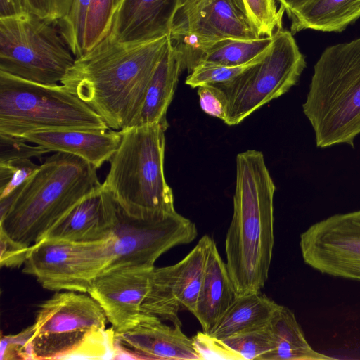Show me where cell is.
Segmentation results:
<instances>
[{
    "label": "cell",
    "mask_w": 360,
    "mask_h": 360,
    "mask_svg": "<svg viewBox=\"0 0 360 360\" xmlns=\"http://www.w3.org/2000/svg\"><path fill=\"white\" fill-rule=\"evenodd\" d=\"M74 0H25L28 12L50 21L63 18Z\"/></svg>",
    "instance_id": "d590c367"
},
{
    "label": "cell",
    "mask_w": 360,
    "mask_h": 360,
    "mask_svg": "<svg viewBox=\"0 0 360 360\" xmlns=\"http://www.w3.org/2000/svg\"><path fill=\"white\" fill-rule=\"evenodd\" d=\"M280 304L259 292L236 297L232 304L207 333L223 340L270 321Z\"/></svg>",
    "instance_id": "603a6c76"
},
{
    "label": "cell",
    "mask_w": 360,
    "mask_h": 360,
    "mask_svg": "<svg viewBox=\"0 0 360 360\" xmlns=\"http://www.w3.org/2000/svg\"><path fill=\"white\" fill-rule=\"evenodd\" d=\"M236 298L226 264L213 240L207 255L201 288L193 314L209 333Z\"/></svg>",
    "instance_id": "ffe728a7"
},
{
    "label": "cell",
    "mask_w": 360,
    "mask_h": 360,
    "mask_svg": "<svg viewBox=\"0 0 360 360\" xmlns=\"http://www.w3.org/2000/svg\"><path fill=\"white\" fill-rule=\"evenodd\" d=\"M276 0H243L246 11L261 37H273L282 29L285 10L278 9Z\"/></svg>",
    "instance_id": "f1b7e54d"
},
{
    "label": "cell",
    "mask_w": 360,
    "mask_h": 360,
    "mask_svg": "<svg viewBox=\"0 0 360 360\" xmlns=\"http://www.w3.org/2000/svg\"><path fill=\"white\" fill-rule=\"evenodd\" d=\"M181 0H122L108 34L122 43L151 41L170 34Z\"/></svg>",
    "instance_id": "ac0fdd59"
},
{
    "label": "cell",
    "mask_w": 360,
    "mask_h": 360,
    "mask_svg": "<svg viewBox=\"0 0 360 360\" xmlns=\"http://www.w3.org/2000/svg\"><path fill=\"white\" fill-rule=\"evenodd\" d=\"M91 0H74L68 13L56 21L75 56L84 53V33Z\"/></svg>",
    "instance_id": "4316f807"
},
{
    "label": "cell",
    "mask_w": 360,
    "mask_h": 360,
    "mask_svg": "<svg viewBox=\"0 0 360 360\" xmlns=\"http://www.w3.org/2000/svg\"><path fill=\"white\" fill-rule=\"evenodd\" d=\"M122 0H114V14L120 6Z\"/></svg>",
    "instance_id": "ab89813d"
},
{
    "label": "cell",
    "mask_w": 360,
    "mask_h": 360,
    "mask_svg": "<svg viewBox=\"0 0 360 360\" xmlns=\"http://www.w3.org/2000/svg\"><path fill=\"white\" fill-rule=\"evenodd\" d=\"M169 34L182 68L188 72L217 41L261 37L243 0H189L178 8Z\"/></svg>",
    "instance_id": "30bf717a"
},
{
    "label": "cell",
    "mask_w": 360,
    "mask_h": 360,
    "mask_svg": "<svg viewBox=\"0 0 360 360\" xmlns=\"http://www.w3.org/2000/svg\"><path fill=\"white\" fill-rule=\"evenodd\" d=\"M263 58L250 64L240 66H228L207 62L200 63L189 72L185 83L191 88H198L203 85L227 82Z\"/></svg>",
    "instance_id": "f546056e"
},
{
    "label": "cell",
    "mask_w": 360,
    "mask_h": 360,
    "mask_svg": "<svg viewBox=\"0 0 360 360\" xmlns=\"http://www.w3.org/2000/svg\"><path fill=\"white\" fill-rule=\"evenodd\" d=\"M51 151L41 146H32L24 140L0 134V162L14 159L38 158Z\"/></svg>",
    "instance_id": "d6a6232c"
},
{
    "label": "cell",
    "mask_w": 360,
    "mask_h": 360,
    "mask_svg": "<svg viewBox=\"0 0 360 360\" xmlns=\"http://www.w3.org/2000/svg\"><path fill=\"white\" fill-rule=\"evenodd\" d=\"M166 130L159 124L120 130L122 140L102 188L131 218L154 219L176 212L164 173Z\"/></svg>",
    "instance_id": "277c9868"
},
{
    "label": "cell",
    "mask_w": 360,
    "mask_h": 360,
    "mask_svg": "<svg viewBox=\"0 0 360 360\" xmlns=\"http://www.w3.org/2000/svg\"><path fill=\"white\" fill-rule=\"evenodd\" d=\"M72 55L56 21L30 12L0 18V71L54 85L72 66Z\"/></svg>",
    "instance_id": "52a82bcc"
},
{
    "label": "cell",
    "mask_w": 360,
    "mask_h": 360,
    "mask_svg": "<svg viewBox=\"0 0 360 360\" xmlns=\"http://www.w3.org/2000/svg\"><path fill=\"white\" fill-rule=\"evenodd\" d=\"M170 34L140 43H122L108 34L75 58L61 84L117 131L131 127Z\"/></svg>",
    "instance_id": "6da1fadb"
},
{
    "label": "cell",
    "mask_w": 360,
    "mask_h": 360,
    "mask_svg": "<svg viewBox=\"0 0 360 360\" xmlns=\"http://www.w3.org/2000/svg\"><path fill=\"white\" fill-rule=\"evenodd\" d=\"M242 360H262L275 348V339L269 322L222 340Z\"/></svg>",
    "instance_id": "484cf974"
},
{
    "label": "cell",
    "mask_w": 360,
    "mask_h": 360,
    "mask_svg": "<svg viewBox=\"0 0 360 360\" xmlns=\"http://www.w3.org/2000/svg\"><path fill=\"white\" fill-rule=\"evenodd\" d=\"M154 267L109 269L92 281L87 293L102 308L115 333L129 330L139 322Z\"/></svg>",
    "instance_id": "9a60e30c"
},
{
    "label": "cell",
    "mask_w": 360,
    "mask_h": 360,
    "mask_svg": "<svg viewBox=\"0 0 360 360\" xmlns=\"http://www.w3.org/2000/svg\"><path fill=\"white\" fill-rule=\"evenodd\" d=\"M195 224L176 211L154 219L127 216L117 205V222L105 241L107 267H154L171 248L191 243L197 236Z\"/></svg>",
    "instance_id": "8fae6325"
},
{
    "label": "cell",
    "mask_w": 360,
    "mask_h": 360,
    "mask_svg": "<svg viewBox=\"0 0 360 360\" xmlns=\"http://www.w3.org/2000/svg\"><path fill=\"white\" fill-rule=\"evenodd\" d=\"M281 6L285 10L288 17H290L296 10L304 6L312 0H276Z\"/></svg>",
    "instance_id": "f35d334b"
},
{
    "label": "cell",
    "mask_w": 360,
    "mask_h": 360,
    "mask_svg": "<svg viewBox=\"0 0 360 360\" xmlns=\"http://www.w3.org/2000/svg\"><path fill=\"white\" fill-rule=\"evenodd\" d=\"M192 340L200 359L242 360L222 340L204 331L197 333Z\"/></svg>",
    "instance_id": "1f68e13d"
},
{
    "label": "cell",
    "mask_w": 360,
    "mask_h": 360,
    "mask_svg": "<svg viewBox=\"0 0 360 360\" xmlns=\"http://www.w3.org/2000/svg\"><path fill=\"white\" fill-rule=\"evenodd\" d=\"M181 70L179 54L170 39L148 83L143 105L131 127L159 124L167 129V112Z\"/></svg>",
    "instance_id": "44dd1931"
},
{
    "label": "cell",
    "mask_w": 360,
    "mask_h": 360,
    "mask_svg": "<svg viewBox=\"0 0 360 360\" xmlns=\"http://www.w3.org/2000/svg\"><path fill=\"white\" fill-rule=\"evenodd\" d=\"M113 15L114 0H91L84 33V53L108 34Z\"/></svg>",
    "instance_id": "83f0119b"
},
{
    "label": "cell",
    "mask_w": 360,
    "mask_h": 360,
    "mask_svg": "<svg viewBox=\"0 0 360 360\" xmlns=\"http://www.w3.org/2000/svg\"><path fill=\"white\" fill-rule=\"evenodd\" d=\"M28 12L25 0H0V18L19 15Z\"/></svg>",
    "instance_id": "74e56055"
},
{
    "label": "cell",
    "mask_w": 360,
    "mask_h": 360,
    "mask_svg": "<svg viewBox=\"0 0 360 360\" xmlns=\"http://www.w3.org/2000/svg\"><path fill=\"white\" fill-rule=\"evenodd\" d=\"M110 129L63 85L38 84L0 71V134L20 139L42 130Z\"/></svg>",
    "instance_id": "8992f818"
},
{
    "label": "cell",
    "mask_w": 360,
    "mask_h": 360,
    "mask_svg": "<svg viewBox=\"0 0 360 360\" xmlns=\"http://www.w3.org/2000/svg\"><path fill=\"white\" fill-rule=\"evenodd\" d=\"M106 239L92 243L41 240L29 247L22 271L45 289L87 293L92 281L107 267Z\"/></svg>",
    "instance_id": "7c38bea8"
},
{
    "label": "cell",
    "mask_w": 360,
    "mask_h": 360,
    "mask_svg": "<svg viewBox=\"0 0 360 360\" xmlns=\"http://www.w3.org/2000/svg\"><path fill=\"white\" fill-rule=\"evenodd\" d=\"M272 42L273 37H261L256 39L221 40L205 49L200 56L197 65L203 62L228 66L250 64L264 57L270 49Z\"/></svg>",
    "instance_id": "d4e9b609"
},
{
    "label": "cell",
    "mask_w": 360,
    "mask_h": 360,
    "mask_svg": "<svg viewBox=\"0 0 360 360\" xmlns=\"http://www.w3.org/2000/svg\"><path fill=\"white\" fill-rule=\"evenodd\" d=\"M188 1H189V0H181V4H183L184 3H185V2ZM181 5H180V6H181Z\"/></svg>",
    "instance_id": "60d3db41"
},
{
    "label": "cell",
    "mask_w": 360,
    "mask_h": 360,
    "mask_svg": "<svg viewBox=\"0 0 360 360\" xmlns=\"http://www.w3.org/2000/svg\"><path fill=\"white\" fill-rule=\"evenodd\" d=\"M117 211V202L101 185L55 223L41 240L72 243L105 240L116 224Z\"/></svg>",
    "instance_id": "e0dca14e"
},
{
    "label": "cell",
    "mask_w": 360,
    "mask_h": 360,
    "mask_svg": "<svg viewBox=\"0 0 360 360\" xmlns=\"http://www.w3.org/2000/svg\"><path fill=\"white\" fill-rule=\"evenodd\" d=\"M96 168L63 152L46 157L39 169L0 198V238L28 248L91 192L101 186Z\"/></svg>",
    "instance_id": "3957f363"
},
{
    "label": "cell",
    "mask_w": 360,
    "mask_h": 360,
    "mask_svg": "<svg viewBox=\"0 0 360 360\" xmlns=\"http://www.w3.org/2000/svg\"><path fill=\"white\" fill-rule=\"evenodd\" d=\"M304 262L331 276L360 282V210L316 222L300 236Z\"/></svg>",
    "instance_id": "4fadbf2b"
},
{
    "label": "cell",
    "mask_w": 360,
    "mask_h": 360,
    "mask_svg": "<svg viewBox=\"0 0 360 360\" xmlns=\"http://www.w3.org/2000/svg\"><path fill=\"white\" fill-rule=\"evenodd\" d=\"M33 333L32 325L14 335H1V360L30 359L28 343Z\"/></svg>",
    "instance_id": "836d02e7"
},
{
    "label": "cell",
    "mask_w": 360,
    "mask_h": 360,
    "mask_svg": "<svg viewBox=\"0 0 360 360\" xmlns=\"http://www.w3.org/2000/svg\"><path fill=\"white\" fill-rule=\"evenodd\" d=\"M181 327L167 326L158 316L142 313L134 327L115 333L117 359H200L192 338Z\"/></svg>",
    "instance_id": "2e32d148"
},
{
    "label": "cell",
    "mask_w": 360,
    "mask_h": 360,
    "mask_svg": "<svg viewBox=\"0 0 360 360\" xmlns=\"http://www.w3.org/2000/svg\"><path fill=\"white\" fill-rule=\"evenodd\" d=\"M30 159L0 162V198H4L30 179L39 168Z\"/></svg>",
    "instance_id": "4dcf8cb0"
},
{
    "label": "cell",
    "mask_w": 360,
    "mask_h": 360,
    "mask_svg": "<svg viewBox=\"0 0 360 360\" xmlns=\"http://www.w3.org/2000/svg\"><path fill=\"white\" fill-rule=\"evenodd\" d=\"M360 18V0H312L290 17V32H341Z\"/></svg>",
    "instance_id": "7402d4cb"
},
{
    "label": "cell",
    "mask_w": 360,
    "mask_h": 360,
    "mask_svg": "<svg viewBox=\"0 0 360 360\" xmlns=\"http://www.w3.org/2000/svg\"><path fill=\"white\" fill-rule=\"evenodd\" d=\"M302 109L317 147H354L360 134V37L324 49Z\"/></svg>",
    "instance_id": "5b68a950"
},
{
    "label": "cell",
    "mask_w": 360,
    "mask_h": 360,
    "mask_svg": "<svg viewBox=\"0 0 360 360\" xmlns=\"http://www.w3.org/2000/svg\"><path fill=\"white\" fill-rule=\"evenodd\" d=\"M21 139L41 146L51 152L77 155L100 168L110 161L121 140L120 131L42 130L23 135Z\"/></svg>",
    "instance_id": "d6986e66"
},
{
    "label": "cell",
    "mask_w": 360,
    "mask_h": 360,
    "mask_svg": "<svg viewBox=\"0 0 360 360\" xmlns=\"http://www.w3.org/2000/svg\"><path fill=\"white\" fill-rule=\"evenodd\" d=\"M197 92L202 110L206 114L225 122L227 119V102L223 91L216 85L207 84L198 87Z\"/></svg>",
    "instance_id": "e575fe53"
},
{
    "label": "cell",
    "mask_w": 360,
    "mask_h": 360,
    "mask_svg": "<svg viewBox=\"0 0 360 360\" xmlns=\"http://www.w3.org/2000/svg\"><path fill=\"white\" fill-rule=\"evenodd\" d=\"M292 34L283 28L277 30L270 49L261 60L234 79L214 84L226 98V124L240 123L260 107L287 93L298 82L307 63Z\"/></svg>",
    "instance_id": "ba28073f"
},
{
    "label": "cell",
    "mask_w": 360,
    "mask_h": 360,
    "mask_svg": "<svg viewBox=\"0 0 360 360\" xmlns=\"http://www.w3.org/2000/svg\"><path fill=\"white\" fill-rule=\"evenodd\" d=\"M212 241L211 237L205 235L176 264L154 267L141 306L142 313L181 326L179 311L187 310L193 314L195 310Z\"/></svg>",
    "instance_id": "5bb4252c"
},
{
    "label": "cell",
    "mask_w": 360,
    "mask_h": 360,
    "mask_svg": "<svg viewBox=\"0 0 360 360\" xmlns=\"http://www.w3.org/2000/svg\"><path fill=\"white\" fill-rule=\"evenodd\" d=\"M86 293L56 292L41 303L28 343L30 359H68L92 335L106 328L104 311Z\"/></svg>",
    "instance_id": "9c48e42d"
},
{
    "label": "cell",
    "mask_w": 360,
    "mask_h": 360,
    "mask_svg": "<svg viewBox=\"0 0 360 360\" xmlns=\"http://www.w3.org/2000/svg\"><path fill=\"white\" fill-rule=\"evenodd\" d=\"M0 242L1 266L18 267L24 264L29 248H22L1 238Z\"/></svg>",
    "instance_id": "8d00e7d4"
},
{
    "label": "cell",
    "mask_w": 360,
    "mask_h": 360,
    "mask_svg": "<svg viewBox=\"0 0 360 360\" xmlns=\"http://www.w3.org/2000/svg\"><path fill=\"white\" fill-rule=\"evenodd\" d=\"M275 190L261 151L237 155L233 212L225 240L226 264L236 297L260 291L268 279Z\"/></svg>",
    "instance_id": "7a4b0ae2"
},
{
    "label": "cell",
    "mask_w": 360,
    "mask_h": 360,
    "mask_svg": "<svg viewBox=\"0 0 360 360\" xmlns=\"http://www.w3.org/2000/svg\"><path fill=\"white\" fill-rule=\"evenodd\" d=\"M275 339L274 349L262 360H331L316 351L307 340L294 313L280 305L269 321Z\"/></svg>",
    "instance_id": "cb8c5ba5"
}]
</instances>
